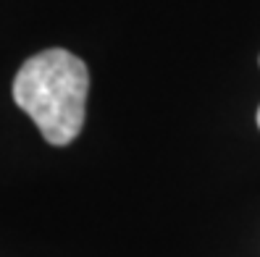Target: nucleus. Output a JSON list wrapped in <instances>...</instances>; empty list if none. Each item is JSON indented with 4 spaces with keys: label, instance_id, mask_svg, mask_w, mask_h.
I'll return each mask as SVG.
<instances>
[{
    "label": "nucleus",
    "instance_id": "obj_2",
    "mask_svg": "<svg viewBox=\"0 0 260 257\" xmlns=\"http://www.w3.org/2000/svg\"><path fill=\"white\" fill-rule=\"evenodd\" d=\"M257 126H260V108H257Z\"/></svg>",
    "mask_w": 260,
    "mask_h": 257
},
{
    "label": "nucleus",
    "instance_id": "obj_1",
    "mask_svg": "<svg viewBox=\"0 0 260 257\" xmlns=\"http://www.w3.org/2000/svg\"><path fill=\"white\" fill-rule=\"evenodd\" d=\"M89 71L82 58L50 48L32 55L13 79V102L53 147L71 144L84 126Z\"/></svg>",
    "mask_w": 260,
    "mask_h": 257
}]
</instances>
